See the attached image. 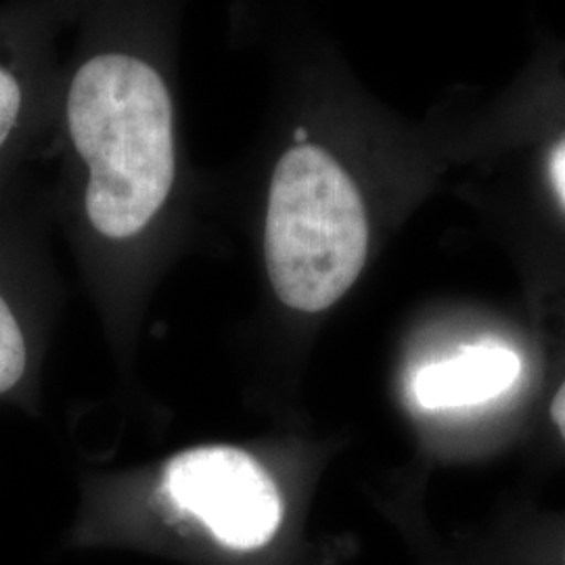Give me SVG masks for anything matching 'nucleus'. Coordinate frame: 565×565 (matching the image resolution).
<instances>
[{
	"label": "nucleus",
	"instance_id": "1",
	"mask_svg": "<svg viewBox=\"0 0 565 565\" xmlns=\"http://www.w3.org/2000/svg\"><path fill=\"white\" fill-rule=\"evenodd\" d=\"M65 116L88 170V223L114 242L141 235L177 174L174 107L162 74L135 55H97L74 74Z\"/></svg>",
	"mask_w": 565,
	"mask_h": 565
},
{
	"label": "nucleus",
	"instance_id": "2",
	"mask_svg": "<svg viewBox=\"0 0 565 565\" xmlns=\"http://www.w3.org/2000/svg\"><path fill=\"white\" fill-rule=\"evenodd\" d=\"M369 221L363 198L340 162L319 145H294L273 172L264 260L287 308L323 312L363 273Z\"/></svg>",
	"mask_w": 565,
	"mask_h": 565
},
{
	"label": "nucleus",
	"instance_id": "3",
	"mask_svg": "<svg viewBox=\"0 0 565 565\" xmlns=\"http://www.w3.org/2000/svg\"><path fill=\"white\" fill-rule=\"evenodd\" d=\"M163 490L172 505L235 551L268 545L281 527L279 486L254 457L233 446H202L174 457Z\"/></svg>",
	"mask_w": 565,
	"mask_h": 565
},
{
	"label": "nucleus",
	"instance_id": "4",
	"mask_svg": "<svg viewBox=\"0 0 565 565\" xmlns=\"http://www.w3.org/2000/svg\"><path fill=\"white\" fill-rule=\"evenodd\" d=\"M522 377L524 361L513 348L478 342L417 366L408 396L424 415H473L509 398Z\"/></svg>",
	"mask_w": 565,
	"mask_h": 565
},
{
	"label": "nucleus",
	"instance_id": "5",
	"mask_svg": "<svg viewBox=\"0 0 565 565\" xmlns=\"http://www.w3.org/2000/svg\"><path fill=\"white\" fill-rule=\"evenodd\" d=\"M28 345L11 303L0 294V394L11 392L23 380Z\"/></svg>",
	"mask_w": 565,
	"mask_h": 565
},
{
	"label": "nucleus",
	"instance_id": "6",
	"mask_svg": "<svg viewBox=\"0 0 565 565\" xmlns=\"http://www.w3.org/2000/svg\"><path fill=\"white\" fill-rule=\"evenodd\" d=\"M25 105V88L20 76L4 63H0V153L9 145L15 128L20 126Z\"/></svg>",
	"mask_w": 565,
	"mask_h": 565
},
{
	"label": "nucleus",
	"instance_id": "7",
	"mask_svg": "<svg viewBox=\"0 0 565 565\" xmlns=\"http://www.w3.org/2000/svg\"><path fill=\"white\" fill-rule=\"evenodd\" d=\"M548 419H551L555 434L559 436V440L565 446V377L562 380V384L557 385L551 404H548Z\"/></svg>",
	"mask_w": 565,
	"mask_h": 565
},
{
	"label": "nucleus",
	"instance_id": "8",
	"mask_svg": "<svg viewBox=\"0 0 565 565\" xmlns=\"http://www.w3.org/2000/svg\"><path fill=\"white\" fill-rule=\"evenodd\" d=\"M548 170H551V181L555 184L562 202L565 203V139L553 149Z\"/></svg>",
	"mask_w": 565,
	"mask_h": 565
},
{
	"label": "nucleus",
	"instance_id": "9",
	"mask_svg": "<svg viewBox=\"0 0 565 565\" xmlns=\"http://www.w3.org/2000/svg\"><path fill=\"white\" fill-rule=\"evenodd\" d=\"M429 565H461V562L450 553L445 539V545H434V559Z\"/></svg>",
	"mask_w": 565,
	"mask_h": 565
}]
</instances>
